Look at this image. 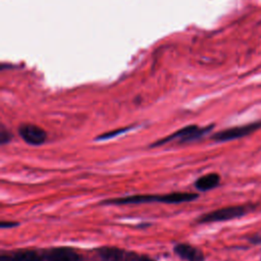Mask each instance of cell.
I'll return each instance as SVG.
<instances>
[{"mask_svg":"<svg viewBox=\"0 0 261 261\" xmlns=\"http://www.w3.org/2000/svg\"><path fill=\"white\" fill-rule=\"evenodd\" d=\"M13 261H40V257L36 252L33 251H23L15 254Z\"/></svg>","mask_w":261,"mask_h":261,"instance_id":"10","label":"cell"},{"mask_svg":"<svg viewBox=\"0 0 261 261\" xmlns=\"http://www.w3.org/2000/svg\"><path fill=\"white\" fill-rule=\"evenodd\" d=\"M47 261H80L77 253L70 248H54L45 255Z\"/></svg>","mask_w":261,"mask_h":261,"instance_id":"6","label":"cell"},{"mask_svg":"<svg viewBox=\"0 0 261 261\" xmlns=\"http://www.w3.org/2000/svg\"><path fill=\"white\" fill-rule=\"evenodd\" d=\"M139 261H153V260H151L150 258H147V257H144V258H141Z\"/></svg>","mask_w":261,"mask_h":261,"instance_id":"15","label":"cell"},{"mask_svg":"<svg viewBox=\"0 0 261 261\" xmlns=\"http://www.w3.org/2000/svg\"><path fill=\"white\" fill-rule=\"evenodd\" d=\"M10 139V134L7 130H4V128H2V130L0 132V142L2 144H5L9 141Z\"/></svg>","mask_w":261,"mask_h":261,"instance_id":"12","label":"cell"},{"mask_svg":"<svg viewBox=\"0 0 261 261\" xmlns=\"http://www.w3.org/2000/svg\"><path fill=\"white\" fill-rule=\"evenodd\" d=\"M211 125L207 126V127H199L197 125H188L184 128H180L178 130H176L175 133L165 137L164 139H161L159 141H157L156 143H154L152 145V147H157L163 144L168 143L171 140L174 139H180V142H189V141H193L196 140L200 137H202L204 134H206L207 132H209L211 129Z\"/></svg>","mask_w":261,"mask_h":261,"instance_id":"2","label":"cell"},{"mask_svg":"<svg viewBox=\"0 0 261 261\" xmlns=\"http://www.w3.org/2000/svg\"><path fill=\"white\" fill-rule=\"evenodd\" d=\"M99 255L104 261H121L123 258V251L118 248H101Z\"/></svg>","mask_w":261,"mask_h":261,"instance_id":"9","label":"cell"},{"mask_svg":"<svg viewBox=\"0 0 261 261\" xmlns=\"http://www.w3.org/2000/svg\"><path fill=\"white\" fill-rule=\"evenodd\" d=\"M174 252L187 261H204L203 253L188 244H178L174 247Z\"/></svg>","mask_w":261,"mask_h":261,"instance_id":"7","label":"cell"},{"mask_svg":"<svg viewBox=\"0 0 261 261\" xmlns=\"http://www.w3.org/2000/svg\"><path fill=\"white\" fill-rule=\"evenodd\" d=\"M129 129V127H125V128H119V129H116V130H112V132H109V133H105L101 136H99L97 138V140L101 141V140H107V139H110V138H113V137H116L118 136L119 134H122V133H125Z\"/></svg>","mask_w":261,"mask_h":261,"instance_id":"11","label":"cell"},{"mask_svg":"<svg viewBox=\"0 0 261 261\" xmlns=\"http://www.w3.org/2000/svg\"><path fill=\"white\" fill-rule=\"evenodd\" d=\"M246 213L244 207L241 206H231L225 207L221 209H217L215 211L204 214L199 219L200 223H209V222H218V221H226L230 219H234L243 216Z\"/></svg>","mask_w":261,"mask_h":261,"instance_id":"3","label":"cell"},{"mask_svg":"<svg viewBox=\"0 0 261 261\" xmlns=\"http://www.w3.org/2000/svg\"><path fill=\"white\" fill-rule=\"evenodd\" d=\"M19 135L24 142L31 145H41L46 140V133L43 128L34 124H24L19 127Z\"/></svg>","mask_w":261,"mask_h":261,"instance_id":"5","label":"cell"},{"mask_svg":"<svg viewBox=\"0 0 261 261\" xmlns=\"http://www.w3.org/2000/svg\"><path fill=\"white\" fill-rule=\"evenodd\" d=\"M260 127H261V121H257V122H253V123H249L241 126H234V127L226 128L216 133L212 139L216 142L231 141V140H236V139L248 136Z\"/></svg>","mask_w":261,"mask_h":261,"instance_id":"4","label":"cell"},{"mask_svg":"<svg viewBox=\"0 0 261 261\" xmlns=\"http://www.w3.org/2000/svg\"><path fill=\"white\" fill-rule=\"evenodd\" d=\"M219 175L216 173H209L206 175H203L201 177H199L196 182L195 186L199 191H209L215 187L218 186L219 184Z\"/></svg>","mask_w":261,"mask_h":261,"instance_id":"8","label":"cell"},{"mask_svg":"<svg viewBox=\"0 0 261 261\" xmlns=\"http://www.w3.org/2000/svg\"><path fill=\"white\" fill-rule=\"evenodd\" d=\"M0 261H13L12 257H8V256H1L0 257Z\"/></svg>","mask_w":261,"mask_h":261,"instance_id":"14","label":"cell"},{"mask_svg":"<svg viewBox=\"0 0 261 261\" xmlns=\"http://www.w3.org/2000/svg\"><path fill=\"white\" fill-rule=\"evenodd\" d=\"M17 223H15V222H4V221H2L1 222V227H11V226H14Z\"/></svg>","mask_w":261,"mask_h":261,"instance_id":"13","label":"cell"},{"mask_svg":"<svg viewBox=\"0 0 261 261\" xmlns=\"http://www.w3.org/2000/svg\"><path fill=\"white\" fill-rule=\"evenodd\" d=\"M198 198L197 194L194 193H171L166 195H134L115 199L105 200L103 204L107 205H124V204H141V203H182L190 202Z\"/></svg>","mask_w":261,"mask_h":261,"instance_id":"1","label":"cell"}]
</instances>
